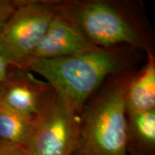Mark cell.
Instances as JSON below:
<instances>
[{
    "mask_svg": "<svg viewBox=\"0 0 155 155\" xmlns=\"http://www.w3.org/2000/svg\"><path fill=\"white\" fill-rule=\"evenodd\" d=\"M50 1H18L0 36V53L12 66L24 68L55 16Z\"/></svg>",
    "mask_w": 155,
    "mask_h": 155,
    "instance_id": "277c9868",
    "label": "cell"
},
{
    "mask_svg": "<svg viewBox=\"0 0 155 155\" xmlns=\"http://www.w3.org/2000/svg\"><path fill=\"white\" fill-rule=\"evenodd\" d=\"M127 116L128 155H155V108Z\"/></svg>",
    "mask_w": 155,
    "mask_h": 155,
    "instance_id": "9c48e42d",
    "label": "cell"
},
{
    "mask_svg": "<svg viewBox=\"0 0 155 155\" xmlns=\"http://www.w3.org/2000/svg\"><path fill=\"white\" fill-rule=\"evenodd\" d=\"M79 114L56 94L35 119L25 155H73L76 148Z\"/></svg>",
    "mask_w": 155,
    "mask_h": 155,
    "instance_id": "5b68a950",
    "label": "cell"
},
{
    "mask_svg": "<svg viewBox=\"0 0 155 155\" xmlns=\"http://www.w3.org/2000/svg\"><path fill=\"white\" fill-rule=\"evenodd\" d=\"M147 53L146 63L131 78L127 94V114L144 112L155 108V58Z\"/></svg>",
    "mask_w": 155,
    "mask_h": 155,
    "instance_id": "ba28073f",
    "label": "cell"
},
{
    "mask_svg": "<svg viewBox=\"0 0 155 155\" xmlns=\"http://www.w3.org/2000/svg\"><path fill=\"white\" fill-rule=\"evenodd\" d=\"M135 72L129 68L108 78L86 103L73 155H128L126 94Z\"/></svg>",
    "mask_w": 155,
    "mask_h": 155,
    "instance_id": "7a4b0ae2",
    "label": "cell"
},
{
    "mask_svg": "<svg viewBox=\"0 0 155 155\" xmlns=\"http://www.w3.org/2000/svg\"><path fill=\"white\" fill-rule=\"evenodd\" d=\"M35 123V119L13 111L0 101V144L25 149Z\"/></svg>",
    "mask_w": 155,
    "mask_h": 155,
    "instance_id": "30bf717a",
    "label": "cell"
},
{
    "mask_svg": "<svg viewBox=\"0 0 155 155\" xmlns=\"http://www.w3.org/2000/svg\"><path fill=\"white\" fill-rule=\"evenodd\" d=\"M55 93L47 81L38 78L28 70L13 66L0 83V101L32 119L44 111Z\"/></svg>",
    "mask_w": 155,
    "mask_h": 155,
    "instance_id": "8992f818",
    "label": "cell"
},
{
    "mask_svg": "<svg viewBox=\"0 0 155 155\" xmlns=\"http://www.w3.org/2000/svg\"><path fill=\"white\" fill-rule=\"evenodd\" d=\"M127 46L98 48L56 59L34 60L24 69L37 73L80 114L108 78L129 68Z\"/></svg>",
    "mask_w": 155,
    "mask_h": 155,
    "instance_id": "6da1fadb",
    "label": "cell"
},
{
    "mask_svg": "<svg viewBox=\"0 0 155 155\" xmlns=\"http://www.w3.org/2000/svg\"><path fill=\"white\" fill-rule=\"evenodd\" d=\"M0 155H25V152L21 147L0 144Z\"/></svg>",
    "mask_w": 155,
    "mask_h": 155,
    "instance_id": "7c38bea8",
    "label": "cell"
},
{
    "mask_svg": "<svg viewBox=\"0 0 155 155\" xmlns=\"http://www.w3.org/2000/svg\"><path fill=\"white\" fill-rule=\"evenodd\" d=\"M12 67L11 64L0 53V83L5 80Z\"/></svg>",
    "mask_w": 155,
    "mask_h": 155,
    "instance_id": "4fadbf2b",
    "label": "cell"
},
{
    "mask_svg": "<svg viewBox=\"0 0 155 155\" xmlns=\"http://www.w3.org/2000/svg\"><path fill=\"white\" fill-rule=\"evenodd\" d=\"M50 4L56 14L68 19L97 47L112 48L124 45L147 53L152 52L141 22L125 3L76 0L53 1Z\"/></svg>",
    "mask_w": 155,
    "mask_h": 155,
    "instance_id": "3957f363",
    "label": "cell"
},
{
    "mask_svg": "<svg viewBox=\"0 0 155 155\" xmlns=\"http://www.w3.org/2000/svg\"><path fill=\"white\" fill-rule=\"evenodd\" d=\"M98 48L68 19L56 14L26 65L34 60L68 57Z\"/></svg>",
    "mask_w": 155,
    "mask_h": 155,
    "instance_id": "52a82bcc",
    "label": "cell"
},
{
    "mask_svg": "<svg viewBox=\"0 0 155 155\" xmlns=\"http://www.w3.org/2000/svg\"><path fill=\"white\" fill-rule=\"evenodd\" d=\"M18 5L16 0H0V36L5 25Z\"/></svg>",
    "mask_w": 155,
    "mask_h": 155,
    "instance_id": "8fae6325",
    "label": "cell"
}]
</instances>
